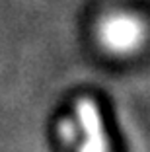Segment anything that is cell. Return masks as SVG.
<instances>
[{
  "label": "cell",
  "instance_id": "6da1fadb",
  "mask_svg": "<svg viewBox=\"0 0 150 152\" xmlns=\"http://www.w3.org/2000/svg\"><path fill=\"white\" fill-rule=\"evenodd\" d=\"M59 134L76 152H109V140L103 127V117L97 103L88 96L76 99L74 119L62 117L59 121Z\"/></svg>",
  "mask_w": 150,
  "mask_h": 152
},
{
  "label": "cell",
  "instance_id": "7a4b0ae2",
  "mask_svg": "<svg viewBox=\"0 0 150 152\" xmlns=\"http://www.w3.org/2000/svg\"><path fill=\"white\" fill-rule=\"evenodd\" d=\"M97 37L103 49L113 55H132L146 43L148 26L131 12H111L100 22Z\"/></svg>",
  "mask_w": 150,
  "mask_h": 152
}]
</instances>
